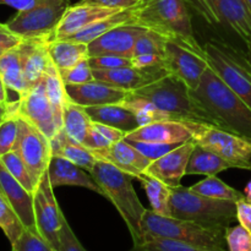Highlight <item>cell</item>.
Segmentation results:
<instances>
[{
	"label": "cell",
	"instance_id": "obj_30",
	"mask_svg": "<svg viewBox=\"0 0 251 251\" xmlns=\"http://www.w3.org/2000/svg\"><path fill=\"white\" fill-rule=\"evenodd\" d=\"M91 127L92 120L86 112V108L68 100L63 110V130L66 135L83 145Z\"/></svg>",
	"mask_w": 251,
	"mask_h": 251
},
{
	"label": "cell",
	"instance_id": "obj_13",
	"mask_svg": "<svg viewBox=\"0 0 251 251\" xmlns=\"http://www.w3.org/2000/svg\"><path fill=\"white\" fill-rule=\"evenodd\" d=\"M164 61L168 73L183 81L191 91L198 88L203 73L210 66L205 53L194 50L174 39H167Z\"/></svg>",
	"mask_w": 251,
	"mask_h": 251
},
{
	"label": "cell",
	"instance_id": "obj_52",
	"mask_svg": "<svg viewBox=\"0 0 251 251\" xmlns=\"http://www.w3.org/2000/svg\"><path fill=\"white\" fill-rule=\"evenodd\" d=\"M237 221L251 233V203L247 199L237 201Z\"/></svg>",
	"mask_w": 251,
	"mask_h": 251
},
{
	"label": "cell",
	"instance_id": "obj_16",
	"mask_svg": "<svg viewBox=\"0 0 251 251\" xmlns=\"http://www.w3.org/2000/svg\"><path fill=\"white\" fill-rule=\"evenodd\" d=\"M144 27L136 25H122L102 34L91 43H88V53L91 56L114 54V55L131 58L135 43L140 34L145 32Z\"/></svg>",
	"mask_w": 251,
	"mask_h": 251
},
{
	"label": "cell",
	"instance_id": "obj_17",
	"mask_svg": "<svg viewBox=\"0 0 251 251\" xmlns=\"http://www.w3.org/2000/svg\"><path fill=\"white\" fill-rule=\"evenodd\" d=\"M92 152L98 161H104L107 163L113 164L120 171L130 174L136 179H140L146 173V169L149 168L152 162L151 159L145 157L141 152L137 151L125 139L114 142L107 149L93 150Z\"/></svg>",
	"mask_w": 251,
	"mask_h": 251
},
{
	"label": "cell",
	"instance_id": "obj_46",
	"mask_svg": "<svg viewBox=\"0 0 251 251\" xmlns=\"http://www.w3.org/2000/svg\"><path fill=\"white\" fill-rule=\"evenodd\" d=\"M59 242H60L59 251H87L83 248V245L81 244L80 240L77 239V237H76L73 228L69 225L65 216L63 217V223H61Z\"/></svg>",
	"mask_w": 251,
	"mask_h": 251
},
{
	"label": "cell",
	"instance_id": "obj_19",
	"mask_svg": "<svg viewBox=\"0 0 251 251\" xmlns=\"http://www.w3.org/2000/svg\"><path fill=\"white\" fill-rule=\"evenodd\" d=\"M120 11H123V10L96 6V5L82 4V2L70 5L64 14L63 19L56 26V28L54 29L50 41L70 38L73 34H75L80 29L85 28L88 25L93 24L100 19H104V17L112 16V15L118 14Z\"/></svg>",
	"mask_w": 251,
	"mask_h": 251
},
{
	"label": "cell",
	"instance_id": "obj_20",
	"mask_svg": "<svg viewBox=\"0 0 251 251\" xmlns=\"http://www.w3.org/2000/svg\"><path fill=\"white\" fill-rule=\"evenodd\" d=\"M0 194L9 201L25 228L38 232L36 226V218H34L33 194L26 190L7 172L1 161H0Z\"/></svg>",
	"mask_w": 251,
	"mask_h": 251
},
{
	"label": "cell",
	"instance_id": "obj_56",
	"mask_svg": "<svg viewBox=\"0 0 251 251\" xmlns=\"http://www.w3.org/2000/svg\"><path fill=\"white\" fill-rule=\"evenodd\" d=\"M15 107V102H10L7 104H0V122L14 109Z\"/></svg>",
	"mask_w": 251,
	"mask_h": 251
},
{
	"label": "cell",
	"instance_id": "obj_54",
	"mask_svg": "<svg viewBox=\"0 0 251 251\" xmlns=\"http://www.w3.org/2000/svg\"><path fill=\"white\" fill-rule=\"evenodd\" d=\"M34 1L36 0H0V5H6V6L14 7L17 11H20V10L31 6Z\"/></svg>",
	"mask_w": 251,
	"mask_h": 251
},
{
	"label": "cell",
	"instance_id": "obj_7",
	"mask_svg": "<svg viewBox=\"0 0 251 251\" xmlns=\"http://www.w3.org/2000/svg\"><path fill=\"white\" fill-rule=\"evenodd\" d=\"M130 93L150 100L176 120L206 124L194 102L190 88L172 74Z\"/></svg>",
	"mask_w": 251,
	"mask_h": 251
},
{
	"label": "cell",
	"instance_id": "obj_53",
	"mask_svg": "<svg viewBox=\"0 0 251 251\" xmlns=\"http://www.w3.org/2000/svg\"><path fill=\"white\" fill-rule=\"evenodd\" d=\"M93 126L100 132L104 137H107L112 144L114 142L120 141V140L125 139V135L126 132L122 131V130L117 129V127L109 126V125H104V124H100V123H93Z\"/></svg>",
	"mask_w": 251,
	"mask_h": 251
},
{
	"label": "cell",
	"instance_id": "obj_14",
	"mask_svg": "<svg viewBox=\"0 0 251 251\" xmlns=\"http://www.w3.org/2000/svg\"><path fill=\"white\" fill-rule=\"evenodd\" d=\"M196 145L198 144L194 137L179 145L161 158L152 161L145 174L158 179L169 188H176L180 185L181 179L186 176L189 159Z\"/></svg>",
	"mask_w": 251,
	"mask_h": 251
},
{
	"label": "cell",
	"instance_id": "obj_18",
	"mask_svg": "<svg viewBox=\"0 0 251 251\" xmlns=\"http://www.w3.org/2000/svg\"><path fill=\"white\" fill-rule=\"evenodd\" d=\"M65 90L69 100L85 108L122 103L129 95V91L96 78L82 85H65Z\"/></svg>",
	"mask_w": 251,
	"mask_h": 251
},
{
	"label": "cell",
	"instance_id": "obj_39",
	"mask_svg": "<svg viewBox=\"0 0 251 251\" xmlns=\"http://www.w3.org/2000/svg\"><path fill=\"white\" fill-rule=\"evenodd\" d=\"M19 117L15 113L14 107V109L0 122V157L15 150L19 139Z\"/></svg>",
	"mask_w": 251,
	"mask_h": 251
},
{
	"label": "cell",
	"instance_id": "obj_40",
	"mask_svg": "<svg viewBox=\"0 0 251 251\" xmlns=\"http://www.w3.org/2000/svg\"><path fill=\"white\" fill-rule=\"evenodd\" d=\"M166 42L167 38L162 34L151 31V29H145L144 33L140 34L136 43H135L132 56L141 55V54H161V55H164Z\"/></svg>",
	"mask_w": 251,
	"mask_h": 251
},
{
	"label": "cell",
	"instance_id": "obj_9",
	"mask_svg": "<svg viewBox=\"0 0 251 251\" xmlns=\"http://www.w3.org/2000/svg\"><path fill=\"white\" fill-rule=\"evenodd\" d=\"M194 139L199 146L217 153L235 168L251 171V141L207 124L195 125Z\"/></svg>",
	"mask_w": 251,
	"mask_h": 251
},
{
	"label": "cell",
	"instance_id": "obj_22",
	"mask_svg": "<svg viewBox=\"0 0 251 251\" xmlns=\"http://www.w3.org/2000/svg\"><path fill=\"white\" fill-rule=\"evenodd\" d=\"M48 176L51 186H81L100 194L103 196L102 190L96 183L93 176L87 171L76 166L69 159L60 156H53L48 166Z\"/></svg>",
	"mask_w": 251,
	"mask_h": 251
},
{
	"label": "cell",
	"instance_id": "obj_1",
	"mask_svg": "<svg viewBox=\"0 0 251 251\" xmlns=\"http://www.w3.org/2000/svg\"><path fill=\"white\" fill-rule=\"evenodd\" d=\"M191 96L206 124L251 141V108L210 66Z\"/></svg>",
	"mask_w": 251,
	"mask_h": 251
},
{
	"label": "cell",
	"instance_id": "obj_49",
	"mask_svg": "<svg viewBox=\"0 0 251 251\" xmlns=\"http://www.w3.org/2000/svg\"><path fill=\"white\" fill-rule=\"evenodd\" d=\"M191 4V6L198 11V14L205 20L206 22L211 25L221 24L220 17H218L217 12L213 9L212 4L210 0H188Z\"/></svg>",
	"mask_w": 251,
	"mask_h": 251
},
{
	"label": "cell",
	"instance_id": "obj_60",
	"mask_svg": "<svg viewBox=\"0 0 251 251\" xmlns=\"http://www.w3.org/2000/svg\"><path fill=\"white\" fill-rule=\"evenodd\" d=\"M244 1L247 2L248 7H249V9H250V11H251V0H244Z\"/></svg>",
	"mask_w": 251,
	"mask_h": 251
},
{
	"label": "cell",
	"instance_id": "obj_29",
	"mask_svg": "<svg viewBox=\"0 0 251 251\" xmlns=\"http://www.w3.org/2000/svg\"><path fill=\"white\" fill-rule=\"evenodd\" d=\"M229 168H235L234 164L215 152L196 145L189 159L186 176H217L218 173Z\"/></svg>",
	"mask_w": 251,
	"mask_h": 251
},
{
	"label": "cell",
	"instance_id": "obj_36",
	"mask_svg": "<svg viewBox=\"0 0 251 251\" xmlns=\"http://www.w3.org/2000/svg\"><path fill=\"white\" fill-rule=\"evenodd\" d=\"M0 161L4 164L5 168L7 169L10 174L24 186L26 190H28L29 193L33 194L34 190L37 188V184L34 183L33 178H32L31 173H29L28 168L25 164L24 159L21 158L19 153H17L16 150H12V151L7 152V153L2 154L0 157Z\"/></svg>",
	"mask_w": 251,
	"mask_h": 251
},
{
	"label": "cell",
	"instance_id": "obj_31",
	"mask_svg": "<svg viewBox=\"0 0 251 251\" xmlns=\"http://www.w3.org/2000/svg\"><path fill=\"white\" fill-rule=\"evenodd\" d=\"M126 24L132 25L131 9L123 10V11L112 15V16H108V17H104V19L98 20V21L93 22V24L86 26L85 28L76 32L75 34H73V36L68 39L88 44L92 41H95L96 38L102 36V34L107 33L108 31H110V29L114 28V27L122 26V25H126Z\"/></svg>",
	"mask_w": 251,
	"mask_h": 251
},
{
	"label": "cell",
	"instance_id": "obj_6",
	"mask_svg": "<svg viewBox=\"0 0 251 251\" xmlns=\"http://www.w3.org/2000/svg\"><path fill=\"white\" fill-rule=\"evenodd\" d=\"M202 47L210 68L251 108V63L247 53L217 39Z\"/></svg>",
	"mask_w": 251,
	"mask_h": 251
},
{
	"label": "cell",
	"instance_id": "obj_27",
	"mask_svg": "<svg viewBox=\"0 0 251 251\" xmlns=\"http://www.w3.org/2000/svg\"><path fill=\"white\" fill-rule=\"evenodd\" d=\"M48 54L59 71L70 69L78 61L90 58L87 44L71 39H49Z\"/></svg>",
	"mask_w": 251,
	"mask_h": 251
},
{
	"label": "cell",
	"instance_id": "obj_57",
	"mask_svg": "<svg viewBox=\"0 0 251 251\" xmlns=\"http://www.w3.org/2000/svg\"><path fill=\"white\" fill-rule=\"evenodd\" d=\"M244 195H245V199H247V200L251 203V180L247 184V186H245Z\"/></svg>",
	"mask_w": 251,
	"mask_h": 251
},
{
	"label": "cell",
	"instance_id": "obj_3",
	"mask_svg": "<svg viewBox=\"0 0 251 251\" xmlns=\"http://www.w3.org/2000/svg\"><path fill=\"white\" fill-rule=\"evenodd\" d=\"M91 176L102 190L103 196L113 203L124 220L134 245L142 243L144 233L141 229V221L146 208L132 185L134 176L104 161L96 162Z\"/></svg>",
	"mask_w": 251,
	"mask_h": 251
},
{
	"label": "cell",
	"instance_id": "obj_48",
	"mask_svg": "<svg viewBox=\"0 0 251 251\" xmlns=\"http://www.w3.org/2000/svg\"><path fill=\"white\" fill-rule=\"evenodd\" d=\"M22 41H24L22 37L11 31L6 24L0 22V56L19 46Z\"/></svg>",
	"mask_w": 251,
	"mask_h": 251
},
{
	"label": "cell",
	"instance_id": "obj_5",
	"mask_svg": "<svg viewBox=\"0 0 251 251\" xmlns=\"http://www.w3.org/2000/svg\"><path fill=\"white\" fill-rule=\"evenodd\" d=\"M172 217L211 228L227 229L237 221V203L229 200L206 198L190 188H171Z\"/></svg>",
	"mask_w": 251,
	"mask_h": 251
},
{
	"label": "cell",
	"instance_id": "obj_24",
	"mask_svg": "<svg viewBox=\"0 0 251 251\" xmlns=\"http://www.w3.org/2000/svg\"><path fill=\"white\" fill-rule=\"evenodd\" d=\"M221 24H225L245 43L251 41V11L244 0H222L216 6Z\"/></svg>",
	"mask_w": 251,
	"mask_h": 251
},
{
	"label": "cell",
	"instance_id": "obj_51",
	"mask_svg": "<svg viewBox=\"0 0 251 251\" xmlns=\"http://www.w3.org/2000/svg\"><path fill=\"white\" fill-rule=\"evenodd\" d=\"M139 1L140 0H80L78 2L102 7H110V9L126 10L134 7L135 5L139 4Z\"/></svg>",
	"mask_w": 251,
	"mask_h": 251
},
{
	"label": "cell",
	"instance_id": "obj_25",
	"mask_svg": "<svg viewBox=\"0 0 251 251\" xmlns=\"http://www.w3.org/2000/svg\"><path fill=\"white\" fill-rule=\"evenodd\" d=\"M50 146L53 156L64 157L88 173L92 172L96 162L98 161L88 147L69 137L63 129L59 130L58 134L50 140Z\"/></svg>",
	"mask_w": 251,
	"mask_h": 251
},
{
	"label": "cell",
	"instance_id": "obj_12",
	"mask_svg": "<svg viewBox=\"0 0 251 251\" xmlns=\"http://www.w3.org/2000/svg\"><path fill=\"white\" fill-rule=\"evenodd\" d=\"M33 208L37 230L39 235L44 240H47L51 247L59 250V247H60L59 234H60L64 213L61 212L58 201L54 196L48 172L43 174L34 190Z\"/></svg>",
	"mask_w": 251,
	"mask_h": 251
},
{
	"label": "cell",
	"instance_id": "obj_41",
	"mask_svg": "<svg viewBox=\"0 0 251 251\" xmlns=\"http://www.w3.org/2000/svg\"><path fill=\"white\" fill-rule=\"evenodd\" d=\"M11 251H59L44 240L38 232L27 228H25L16 242L11 244Z\"/></svg>",
	"mask_w": 251,
	"mask_h": 251
},
{
	"label": "cell",
	"instance_id": "obj_26",
	"mask_svg": "<svg viewBox=\"0 0 251 251\" xmlns=\"http://www.w3.org/2000/svg\"><path fill=\"white\" fill-rule=\"evenodd\" d=\"M86 112L90 115L93 123H100V124L117 127L126 134L140 127L134 113L120 103L86 107Z\"/></svg>",
	"mask_w": 251,
	"mask_h": 251
},
{
	"label": "cell",
	"instance_id": "obj_2",
	"mask_svg": "<svg viewBox=\"0 0 251 251\" xmlns=\"http://www.w3.org/2000/svg\"><path fill=\"white\" fill-rule=\"evenodd\" d=\"M132 25L157 32L200 53L203 47L195 38L185 0H140L131 7Z\"/></svg>",
	"mask_w": 251,
	"mask_h": 251
},
{
	"label": "cell",
	"instance_id": "obj_58",
	"mask_svg": "<svg viewBox=\"0 0 251 251\" xmlns=\"http://www.w3.org/2000/svg\"><path fill=\"white\" fill-rule=\"evenodd\" d=\"M245 44H247V50H245V53H247L248 58H249V60L251 63V41L248 42V43H245Z\"/></svg>",
	"mask_w": 251,
	"mask_h": 251
},
{
	"label": "cell",
	"instance_id": "obj_47",
	"mask_svg": "<svg viewBox=\"0 0 251 251\" xmlns=\"http://www.w3.org/2000/svg\"><path fill=\"white\" fill-rule=\"evenodd\" d=\"M131 64L135 68L140 69H166L164 55L161 54H141L132 56Z\"/></svg>",
	"mask_w": 251,
	"mask_h": 251
},
{
	"label": "cell",
	"instance_id": "obj_11",
	"mask_svg": "<svg viewBox=\"0 0 251 251\" xmlns=\"http://www.w3.org/2000/svg\"><path fill=\"white\" fill-rule=\"evenodd\" d=\"M15 113L41 130L49 140L63 129L47 96L43 78L24 95L19 96L15 104Z\"/></svg>",
	"mask_w": 251,
	"mask_h": 251
},
{
	"label": "cell",
	"instance_id": "obj_8",
	"mask_svg": "<svg viewBox=\"0 0 251 251\" xmlns=\"http://www.w3.org/2000/svg\"><path fill=\"white\" fill-rule=\"evenodd\" d=\"M69 6L70 0H36L27 9L17 11L6 25L24 39L43 37L50 39Z\"/></svg>",
	"mask_w": 251,
	"mask_h": 251
},
{
	"label": "cell",
	"instance_id": "obj_43",
	"mask_svg": "<svg viewBox=\"0 0 251 251\" xmlns=\"http://www.w3.org/2000/svg\"><path fill=\"white\" fill-rule=\"evenodd\" d=\"M228 251H251V233L243 226H230L226 229Z\"/></svg>",
	"mask_w": 251,
	"mask_h": 251
},
{
	"label": "cell",
	"instance_id": "obj_59",
	"mask_svg": "<svg viewBox=\"0 0 251 251\" xmlns=\"http://www.w3.org/2000/svg\"><path fill=\"white\" fill-rule=\"evenodd\" d=\"M211 1V4H212V6H213V9H215V11H216V6H217L218 5V2L220 1H222V0H210ZM217 12V11H216Z\"/></svg>",
	"mask_w": 251,
	"mask_h": 251
},
{
	"label": "cell",
	"instance_id": "obj_50",
	"mask_svg": "<svg viewBox=\"0 0 251 251\" xmlns=\"http://www.w3.org/2000/svg\"><path fill=\"white\" fill-rule=\"evenodd\" d=\"M86 147H88L90 150H102V149H107L112 145V142L107 139V137L103 136L95 126H93V122H92V127L88 131L87 136H86L85 142H83Z\"/></svg>",
	"mask_w": 251,
	"mask_h": 251
},
{
	"label": "cell",
	"instance_id": "obj_21",
	"mask_svg": "<svg viewBox=\"0 0 251 251\" xmlns=\"http://www.w3.org/2000/svg\"><path fill=\"white\" fill-rule=\"evenodd\" d=\"M168 74L166 69H140L135 66H125L112 70H93L96 80L112 83L129 92L145 87Z\"/></svg>",
	"mask_w": 251,
	"mask_h": 251
},
{
	"label": "cell",
	"instance_id": "obj_38",
	"mask_svg": "<svg viewBox=\"0 0 251 251\" xmlns=\"http://www.w3.org/2000/svg\"><path fill=\"white\" fill-rule=\"evenodd\" d=\"M0 228L11 244L16 242L25 229V226L22 225L17 213L1 194H0Z\"/></svg>",
	"mask_w": 251,
	"mask_h": 251
},
{
	"label": "cell",
	"instance_id": "obj_42",
	"mask_svg": "<svg viewBox=\"0 0 251 251\" xmlns=\"http://www.w3.org/2000/svg\"><path fill=\"white\" fill-rule=\"evenodd\" d=\"M65 85H82L95 80L93 69L91 68L90 58L78 61L70 69L59 71Z\"/></svg>",
	"mask_w": 251,
	"mask_h": 251
},
{
	"label": "cell",
	"instance_id": "obj_44",
	"mask_svg": "<svg viewBox=\"0 0 251 251\" xmlns=\"http://www.w3.org/2000/svg\"><path fill=\"white\" fill-rule=\"evenodd\" d=\"M137 151L141 152L145 157L151 161L161 158L172 150L176 149L181 144H159V142H145V141H129Z\"/></svg>",
	"mask_w": 251,
	"mask_h": 251
},
{
	"label": "cell",
	"instance_id": "obj_37",
	"mask_svg": "<svg viewBox=\"0 0 251 251\" xmlns=\"http://www.w3.org/2000/svg\"><path fill=\"white\" fill-rule=\"evenodd\" d=\"M129 251H215L194 247L176 240L166 239V238L145 235L144 240L140 244L134 245Z\"/></svg>",
	"mask_w": 251,
	"mask_h": 251
},
{
	"label": "cell",
	"instance_id": "obj_55",
	"mask_svg": "<svg viewBox=\"0 0 251 251\" xmlns=\"http://www.w3.org/2000/svg\"><path fill=\"white\" fill-rule=\"evenodd\" d=\"M7 90L9 88L6 87L1 75H0V104H7V103H10L9 97H7Z\"/></svg>",
	"mask_w": 251,
	"mask_h": 251
},
{
	"label": "cell",
	"instance_id": "obj_35",
	"mask_svg": "<svg viewBox=\"0 0 251 251\" xmlns=\"http://www.w3.org/2000/svg\"><path fill=\"white\" fill-rule=\"evenodd\" d=\"M190 189L199 195L218 199V200H229L237 202L242 199H245L244 193H240L237 189L229 186L216 176H206L203 180L190 186Z\"/></svg>",
	"mask_w": 251,
	"mask_h": 251
},
{
	"label": "cell",
	"instance_id": "obj_15",
	"mask_svg": "<svg viewBox=\"0 0 251 251\" xmlns=\"http://www.w3.org/2000/svg\"><path fill=\"white\" fill-rule=\"evenodd\" d=\"M198 123L166 120L137 127L125 135L127 141L159 142V144H184L193 139L195 125Z\"/></svg>",
	"mask_w": 251,
	"mask_h": 251
},
{
	"label": "cell",
	"instance_id": "obj_45",
	"mask_svg": "<svg viewBox=\"0 0 251 251\" xmlns=\"http://www.w3.org/2000/svg\"><path fill=\"white\" fill-rule=\"evenodd\" d=\"M91 68L93 70H112V69L132 66L131 58L114 55V54H104V55L91 56Z\"/></svg>",
	"mask_w": 251,
	"mask_h": 251
},
{
	"label": "cell",
	"instance_id": "obj_32",
	"mask_svg": "<svg viewBox=\"0 0 251 251\" xmlns=\"http://www.w3.org/2000/svg\"><path fill=\"white\" fill-rule=\"evenodd\" d=\"M120 104H123L124 107H126L127 109L134 113L140 126H144V125H149L157 122L176 120L173 115L159 109L152 102L145 100V98L137 97V96L132 95L130 92L127 95V97Z\"/></svg>",
	"mask_w": 251,
	"mask_h": 251
},
{
	"label": "cell",
	"instance_id": "obj_23",
	"mask_svg": "<svg viewBox=\"0 0 251 251\" xmlns=\"http://www.w3.org/2000/svg\"><path fill=\"white\" fill-rule=\"evenodd\" d=\"M49 38H25L24 48V75L28 90L39 82L50 63L48 54Z\"/></svg>",
	"mask_w": 251,
	"mask_h": 251
},
{
	"label": "cell",
	"instance_id": "obj_34",
	"mask_svg": "<svg viewBox=\"0 0 251 251\" xmlns=\"http://www.w3.org/2000/svg\"><path fill=\"white\" fill-rule=\"evenodd\" d=\"M142 184V188L149 196L151 210L161 216L172 217L171 212V188L162 183L158 179L144 174L139 179Z\"/></svg>",
	"mask_w": 251,
	"mask_h": 251
},
{
	"label": "cell",
	"instance_id": "obj_33",
	"mask_svg": "<svg viewBox=\"0 0 251 251\" xmlns=\"http://www.w3.org/2000/svg\"><path fill=\"white\" fill-rule=\"evenodd\" d=\"M43 80L47 96L50 100L56 119H58L59 124L63 126V110L69 97L65 90V83L61 78L60 73L56 69V66L51 63V60L49 63L48 68H47Z\"/></svg>",
	"mask_w": 251,
	"mask_h": 251
},
{
	"label": "cell",
	"instance_id": "obj_28",
	"mask_svg": "<svg viewBox=\"0 0 251 251\" xmlns=\"http://www.w3.org/2000/svg\"><path fill=\"white\" fill-rule=\"evenodd\" d=\"M0 75L9 90L21 96L28 91L24 75V48L22 42L0 56Z\"/></svg>",
	"mask_w": 251,
	"mask_h": 251
},
{
	"label": "cell",
	"instance_id": "obj_10",
	"mask_svg": "<svg viewBox=\"0 0 251 251\" xmlns=\"http://www.w3.org/2000/svg\"><path fill=\"white\" fill-rule=\"evenodd\" d=\"M19 139L15 150L24 159L34 183L38 185L43 174L48 171L49 162L53 157L50 140L21 117H19Z\"/></svg>",
	"mask_w": 251,
	"mask_h": 251
},
{
	"label": "cell",
	"instance_id": "obj_4",
	"mask_svg": "<svg viewBox=\"0 0 251 251\" xmlns=\"http://www.w3.org/2000/svg\"><path fill=\"white\" fill-rule=\"evenodd\" d=\"M145 235L176 240L194 247L215 251H228L226 229L211 228L195 222L161 216L152 210L145 211L141 221Z\"/></svg>",
	"mask_w": 251,
	"mask_h": 251
}]
</instances>
